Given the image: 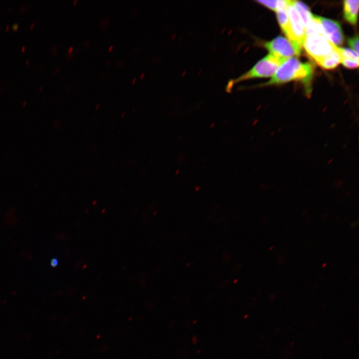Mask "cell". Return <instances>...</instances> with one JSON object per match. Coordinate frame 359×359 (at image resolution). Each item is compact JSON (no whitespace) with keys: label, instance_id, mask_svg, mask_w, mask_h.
Listing matches in <instances>:
<instances>
[{"label":"cell","instance_id":"cell-27","mask_svg":"<svg viewBox=\"0 0 359 359\" xmlns=\"http://www.w3.org/2000/svg\"><path fill=\"white\" fill-rule=\"evenodd\" d=\"M59 70H60L59 69H57L55 70V72H57L58 71H59Z\"/></svg>","mask_w":359,"mask_h":359},{"label":"cell","instance_id":"cell-26","mask_svg":"<svg viewBox=\"0 0 359 359\" xmlns=\"http://www.w3.org/2000/svg\"><path fill=\"white\" fill-rule=\"evenodd\" d=\"M43 89V87H41L40 88V91H41Z\"/></svg>","mask_w":359,"mask_h":359},{"label":"cell","instance_id":"cell-25","mask_svg":"<svg viewBox=\"0 0 359 359\" xmlns=\"http://www.w3.org/2000/svg\"><path fill=\"white\" fill-rule=\"evenodd\" d=\"M332 161H333V159H331L330 161L328 162V164H330Z\"/></svg>","mask_w":359,"mask_h":359},{"label":"cell","instance_id":"cell-13","mask_svg":"<svg viewBox=\"0 0 359 359\" xmlns=\"http://www.w3.org/2000/svg\"><path fill=\"white\" fill-rule=\"evenodd\" d=\"M342 63L344 66L348 68H356L359 66V60L355 59L343 58Z\"/></svg>","mask_w":359,"mask_h":359},{"label":"cell","instance_id":"cell-4","mask_svg":"<svg viewBox=\"0 0 359 359\" xmlns=\"http://www.w3.org/2000/svg\"><path fill=\"white\" fill-rule=\"evenodd\" d=\"M264 46L270 54L286 58L299 56L301 49L297 44L281 36L265 42Z\"/></svg>","mask_w":359,"mask_h":359},{"label":"cell","instance_id":"cell-22","mask_svg":"<svg viewBox=\"0 0 359 359\" xmlns=\"http://www.w3.org/2000/svg\"><path fill=\"white\" fill-rule=\"evenodd\" d=\"M9 25H7V26H6L5 30H7L9 29Z\"/></svg>","mask_w":359,"mask_h":359},{"label":"cell","instance_id":"cell-32","mask_svg":"<svg viewBox=\"0 0 359 359\" xmlns=\"http://www.w3.org/2000/svg\"><path fill=\"white\" fill-rule=\"evenodd\" d=\"M213 125H214V124H212V125L211 126V127H212Z\"/></svg>","mask_w":359,"mask_h":359},{"label":"cell","instance_id":"cell-28","mask_svg":"<svg viewBox=\"0 0 359 359\" xmlns=\"http://www.w3.org/2000/svg\"><path fill=\"white\" fill-rule=\"evenodd\" d=\"M11 8L10 7V8H9L8 12H10V10H11Z\"/></svg>","mask_w":359,"mask_h":359},{"label":"cell","instance_id":"cell-33","mask_svg":"<svg viewBox=\"0 0 359 359\" xmlns=\"http://www.w3.org/2000/svg\"><path fill=\"white\" fill-rule=\"evenodd\" d=\"M274 133V132H273L271 134V135H273Z\"/></svg>","mask_w":359,"mask_h":359},{"label":"cell","instance_id":"cell-31","mask_svg":"<svg viewBox=\"0 0 359 359\" xmlns=\"http://www.w3.org/2000/svg\"><path fill=\"white\" fill-rule=\"evenodd\" d=\"M144 75V74H142V75H141V78H142V77Z\"/></svg>","mask_w":359,"mask_h":359},{"label":"cell","instance_id":"cell-18","mask_svg":"<svg viewBox=\"0 0 359 359\" xmlns=\"http://www.w3.org/2000/svg\"><path fill=\"white\" fill-rule=\"evenodd\" d=\"M34 23H32V24H31V25H30V28L31 29L33 28V26H34Z\"/></svg>","mask_w":359,"mask_h":359},{"label":"cell","instance_id":"cell-14","mask_svg":"<svg viewBox=\"0 0 359 359\" xmlns=\"http://www.w3.org/2000/svg\"><path fill=\"white\" fill-rule=\"evenodd\" d=\"M349 45L353 48V50L357 53L359 52V36H357L351 38L348 40Z\"/></svg>","mask_w":359,"mask_h":359},{"label":"cell","instance_id":"cell-8","mask_svg":"<svg viewBox=\"0 0 359 359\" xmlns=\"http://www.w3.org/2000/svg\"><path fill=\"white\" fill-rule=\"evenodd\" d=\"M342 59L341 48L338 47L331 54L316 63L324 69H331L335 68L339 63H342Z\"/></svg>","mask_w":359,"mask_h":359},{"label":"cell","instance_id":"cell-3","mask_svg":"<svg viewBox=\"0 0 359 359\" xmlns=\"http://www.w3.org/2000/svg\"><path fill=\"white\" fill-rule=\"evenodd\" d=\"M303 46L308 55L316 62L331 54L338 47L323 34L306 35Z\"/></svg>","mask_w":359,"mask_h":359},{"label":"cell","instance_id":"cell-23","mask_svg":"<svg viewBox=\"0 0 359 359\" xmlns=\"http://www.w3.org/2000/svg\"><path fill=\"white\" fill-rule=\"evenodd\" d=\"M29 60H28V59L27 60V61H26V64H28V63H29Z\"/></svg>","mask_w":359,"mask_h":359},{"label":"cell","instance_id":"cell-11","mask_svg":"<svg viewBox=\"0 0 359 359\" xmlns=\"http://www.w3.org/2000/svg\"><path fill=\"white\" fill-rule=\"evenodd\" d=\"M343 58L359 60V54L354 50L347 48H341Z\"/></svg>","mask_w":359,"mask_h":359},{"label":"cell","instance_id":"cell-24","mask_svg":"<svg viewBox=\"0 0 359 359\" xmlns=\"http://www.w3.org/2000/svg\"><path fill=\"white\" fill-rule=\"evenodd\" d=\"M136 78H134V79H133V81H132V83H134V82L136 81Z\"/></svg>","mask_w":359,"mask_h":359},{"label":"cell","instance_id":"cell-5","mask_svg":"<svg viewBox=\"0 0 359 359\" xmlns=\"http://www.w3.org/2000/svg\"><path fill=\"white\" fill-rule=\"evenodd\" d=\"M286 10L293 33L297 44L302 48L306 35V30L303 21L294 6L292 0H286Z\"/></svg>","mask_w":359,"mask_h":359},{"label":"cell","instance_id":"cell-1","mask_svg":"<svg viewBox=\"0 0 359 359\" xmlns=\"http://www.w3.org/2000/svg\"><path fill=\"white\" fill-rule=\"evenodd\" d=\"M313 72L312 64L308 62L302 63L296 58L291 57L279 66L269 81L256 87L279 84L297 80L301 81L306 86L307 91H309Z\"/></svg>","mask_w":359,"mask_h":359},{"label":"cell","instance_id":"cell-6","mask_svg":"<svg viewBox=\"0 0 359 359\" xmlns=\"http://www.w3.org/2000/svg\"><path fill=\"white\" fill-rule=\"evenodd\" d=\"M324 34L335 45H341L344 41L343 34L338 22L318 16Z\"/></svg>","mask_w":359,"mask_h":359},{"label":"cell","instance_id":"cell-17","mask_svg":"<svg viewBox=\"0 0 359 359\" xmlns=\"http://www.w3.org/2000/svg\"><path fill=\"white\" fill-rule=\"evenodd\" d=\"M52 53L53 54H55L57 52V47L56 45H53L52 48Z\"/></svg>","mask_w":359,"mask_h":359},{"label":"cell","instance_id":"cell-9","mask_svg":"<svg viewBox=\"0 0 359 359\" xmlns=\"http://www.w3.org/2000/svg\"><path fill=\"white\" fill-rule=\"evenodd\" d=\"M359 0L344 1V16L345 19L352 24H355L357 21Z\"/></svg>","mask_w":359,"mask_h":359},{"label":"cell","instance_id":"cell-2","mask_svg":"<svg viewBox=\"0 0 359 359\" xmlns=\"http://www.w3.org/2000/svg\"><path fill=\"white\" fill-rule=\"evenodd\" d=\"M288 59L289 58L269 54L258 61L248 71L236 78L230 79L225 86L226 92H231L234 85L241 82L253 78L273 76L279 66Z\"/></svg>","mask_w":359,"mask_h":359},{"label":"cell","instance_id":"cell-7","mask_svg":"<svg viewBox=\"0 0 359 359\" xmlns=\"http://www.w3.org/2000/svg\"><path fill=\"white\" fill-rule=\"evenodd\" d=\"M277 17L281 29L288 39L297 44L293 33L286 10V0H279Z\"/></svg>","mask_w":359,"mask_h":359},{"label":"cell","instance_id":"cell-16","mask_svg":"<svg viewBox=\"0 0 359 359\" xmlns=\"http://www.w3.org/2000/svg\"><path fill=\"white\" fill-rule=\"evenodd\" d=\"M19 28V24L18 23H14L12 26V29L13 31H17Z\"/></svg>","mask_w":359,"mask_h":359},{"label":"cell","instance_id":"cell-30","mask_svg":"<svg viewBox=\"0 0 359 359\" xmlns=\"http://www.w3.org/2000/svg\"><path fill=\"white\" fill-rule=\"evenodd\" d=\"M77 0H75L74 2V3L75 4V3L77 2Z\"/></svg>","mask_w":359,"mask_h":359},{"label":"cell","instance_id":"cell-21","mask_svg":"<svg viewBox=\"0 0 359 359\" xmlns=\"http://www.w3.org/2000/svg\"><path fill=\"white\" fill-rule=\"evenodd\" d=\"M113 47V45H111V46L109 47V51H110L111 50V49H112Z\"/></svg>","mask_w":359,"mask_h":359},{"label":"cell","instance_id":"cell-15","mask_svg":"<svg viewBox=\"0 0 359 359\" xmlns=\"http://www.w3.org/2000/svg\"><path fill=\"white\" fill-rule=\"evenodd\" d=\"M58 264V261L57 258H53L51 260L50 264L53 267H55Z\"/></svg>","mask_w":359,"mask_h":359},{"label":"cell","instance_id":"cell-20","mask_svg":"<svg viewBox=\"0 0 359 359\" xmlns=\"http://www.w3.org/2000/svg\"><path fill=\"white\" fill-rule=\"evenodd\" d=\"M25 46H22V47L21 48V51L22 52H23L24 50H25Z\"/></svg>","mask_w":359,"mask_h":359},{"label":"cell","instance_id":"cell-12","mask_svg":"<svg viewBox=\"0 0 359 359\" xmlns=\"http://www.w3.org/2000/svg\"><path fill=\"white\" fill-rule=\"evenodd\" d=\"M256 1L273 11H276L278 8L279 0H257Z\"/></svg>","mask_w":359,"mask_h":359},{"label":"cell","instance_id":"cell-29","mask_svg":"<svg viewBox=\"0 0 359 359\" xmlns=\"http://www.w3.org/2000/svg\"><path fill=\"white\" fill-rule=\"evenodd\" d=\"M26 103V101H25L24 102H23V105L24 106V105H25Z\"/></svg>","mask_w":359,"mask_h":359},{"label":"cell","instance_id":"cell-19","mask_svg":"<svg viewBox=\"0 0 359 359\" xmlns=\"http://www.w3.org/2000/svg\"><path fill=\"white\" fill-rule=\"evenodd\" d=\"M72 49H73V47H72H72H70V48H69V50H68V52H69V53L71 52V51H72Z\"/></svg>","mask_w":359,"mask_h":359},{"label":"cell","instance_id":"cell-10","mask_svg":"<svg viewBox=\"0 0 359 359\" xmlns=\"http://www.w3.org/2000/svg\"><path fill=\"white\" fill-rule=\"evenodd\" d=\"M292 3L300 15L303 21L304 26H305L311 18L312 13L310 12L308 7L302 2L297 0H292Z\"/></svg>","mask_w":359,"mask_h":359}]
</instances>
